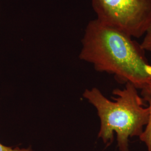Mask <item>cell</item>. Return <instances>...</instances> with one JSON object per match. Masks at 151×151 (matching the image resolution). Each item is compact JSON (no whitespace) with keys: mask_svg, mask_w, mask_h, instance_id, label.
Wrapping results in <instances>:
<instances>
[{"mask_svg":"<svg viewBox=\"0 0 151 151\" xmlns=\"http://www.w3.org/2000/svg\"><path fill=\"white\" fill-rule=\"evenodd\" d=\"M97 19L131 37L146 34L151 22V0H92Z\"/></svg>","mask_w":151,"mask_h":151,"instance_id":"cell-3","label":"cell"},{"mask_svg":"<svg viewBox=\"0 0 151 151\" xmlns=\"http://www.w3.org/2000/svg\"><path fill=\"white\" fill-rule=\"evenodd\" d=\"M80 60L95 70L114 76L118 82L133 84L140 90L151 80V65L140 44L128 34L97 19L87 26Z\"/></svg>","mask_w":151,"mask_h":151,"instance_id":"cell-1","label":"cell"},{"mask_svg":"<svg viewBox=\"0 0 151 151\" xmlns=\"http://www.w3.org/2000/svg\"><path fill=\"white\" fill-rule=\"evenodd\" d=\"M138 88L128 82L123 89L115 88L114 101L105 97L96 87L86 89L83 97L97 110L100 120L98 138L109 146L116 133L119 151H129L130 138L139 137L148 122L149 109L145 107L144 100Z\"/></svg>","mask_w":151,"mask_h":151,"instance_id":"cell-2","label":"cell"},{"mask_svg":"<svg viewBox=\"0 0 151 151\" xmlns=\"http://www.w3.org/2000/svg\"><path fill=\"white\" fill-rule=\"evenodd\" d=\"M0 151H34L31 147L29 148H20V147H11L5 146L0 143Z\"/></svg>","mask_w":151,"mask_h":151,"instance_id":"cell-5","label":"cell"},{"mask_svg":"<svg viewBox=\"0 0 151 151\" xmlns=\"http://www.w3.org/2000/svg\"><path fill=\"white\" fill-rule=\"evenodd\" d=\"M140 90L141 97L148 103L149 118L143 133L139 138L146 145L147 151H151V80L146 82Z\"/></svg>","mask_w":151,"mask_h":151,"instance_id":"cell-4","label":"cell"},{"mask_svg":"<svg viewBox=\"0 0 151 151\" xmlns=\"http://www.w3.org/2000/svg\"><path fill=\"white\" fill-rule=\"evenodd\" d=\"M140 45L142 48L145 51L151 52V34H146V36Z\"/></svg>","mask_w":151,"mask_h":151,"instance_id":"cell-6","label":"cell"},{"mask_svg":"<svg viewBox=\"0 0 151 151\" xmlns=\"http://www.w3.org/2000/svg\"><path fill=\"white\" fill-rule=\"evenodd\" d=\"M146 34H151V23H150V26L148 27V30L147 31Z\"/></svg>","mask_w":151,"mask_h":151,"instance_id":"cell-7","label":"cell"}]
</instances>
